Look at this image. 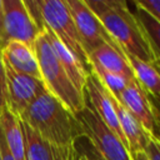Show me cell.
Returning a JSON list of instances; mask_svg holds the SVG:
<instances>
[{"label":"cell","instance_id":"ac0fdd59","mask_svg":"<svg viewBox=\"0 0 160 160\" xmlns=\"http://www.w3.org/2000/svg\"><path fill=\"white\" fill-rule=\"evenodd\" d=\"M130 4L135 8L134 14L145 32V36L148 39V42L152 50L155 59H158L160 56V21L156 18H154L148 10L141 8L136 0L131 1Z\"/></svg>","mask_w":160,"mask_h":160},{"label":"cell","instance_id":"7c38bea8","mask_svg":"<svg viewBox=\"0 0 160 160\" xmlns=\"http://www.w3.org/2000/svg\"><path fill=\"white\" fill-rule=\"evenodd\" d=\"M1 56L4 65L8 69L18 74L41 79L36 52L29 45L10 40L1 49Z\"/></svg>","mask_w":160,"mask_h":160},{"label":"cell","instance_id":"484cf974","mask_svg":"<svg viewBox=\"0 0 160 160\" xmlns=\"http://www.w3.org/2000/svg\"><path fill=\"white\" fill-rule=\"evenodd\" d=\"M131 158L132 160H149L146 154L142 151V152H135V154H131Z\"/></svg>","mask_w":160,"mask_h":160},{"label":"cell","instance_id":"3957f363","mask_svg":"<svg viewBox=\"0 0 160 160\" xmlns=\"http://www.w3.org/2000/svg\"><path fill=\"white\" fill-rule=\"evenodd\" d=\"M34 50L36 52L41 80L46 90L60 100L72 114L81 111L85 106V96L68 76L44 31L38 36Z\"/></svg>","mask_w":160,"mask_h":160},{"label":"cell","instance_id":"52a82bcc","mask_svg":"<svg viewBox=\"0 0 160 160\" xmlns=\"http://www.w3.org/2000/svg\"><path fill=\"white\" fill-rule=\"evenodd\" d=\"M4 25L8 41H20L34 49L42 30L30 16L22 0H2Z\"/></svg>","mask_w":160,"mask_h":160},{"label":"cell","instance_id":"83f0119b","mask_svg":"<svg viewBox=\"0 0 160 160\" xmlns=\"http://www.w3.org/2000/svg\"><path fill=\"white\" fill-rule=\"evenodd\" d=\"M78 160H88V159H86V156H85V155H82V154H80V152H79V158H78Z\"/></svg>","mask_w":160,"mask_h":160},{"label":"cell","instance_id":"30bf717a","mask_svg":"<svg viewBox=\"0 0 160 160\" xmlns=\"http://www.w3.org/2000/svg\"><path fill=\"white\" fill-rule=\"evenodd\" d=\"M116 99L120 100V102L136 118V120L151 136L158 135V122L154 106L148 92L136 81V79L130 81Z\"/></svg>","mask_w":160,"mask_h":160},{"label":"cell","instance_id":"f546056e","mask_svg":"<svg viewBox=\"0 0 160 160\" xmlns=\"http://www.w3.org/2000/svg\"><path fill=\"white\" fill-rule=\"evenodd\" d=\"M0 160H1V156H0Z\"/></svg>","mask_w":160,"mask_h":160},{"label":"cell","instance_id":"cb8c5ba5","mask_svg":"<svg viewBox=\"0 0 160 160\" xmlns=\"http://www.w3.org/2000/svg\"><path fill=\"white\" fill-rule=\"evenodd\" d=\"M6 32H5V25H4V10H2V0H0V50L6 45Z\"/></svg>","mask_w":160,"mask_h":160},{"label":"cell","instance_id":"603a6c76","mask_svg":"<svg viewBox=\"0 0 160 160\" xmlns=\"http://www.w3.org/2000/svg\"><path fill=\"white\" fill-rule=\"evenodd\" d=\"M0 156H1V160H16L15 156L11 154L1 131H0Z\"/></svg>","mask_w":160,"mask_h":160},{"label":"cell","instance_id":"ffe728a7","mask_svg":"<svg viewBox=\"0 0 160 160\" xmlns=\"http://www.w3.org/2000/svg\"><path fill=\"white\" fill-rule=\"evenodd\" d=\"M6 106H8V81H6L5 65L0 50V111Z\"/></svg>","mask_w":160,"mask_h":160},{"label":"cell","instance_id":"d4e9b609","mask_svg":"<svg viewBox=\"0 0 160 160\" xmlns=\"http://www.w3.org/2000/svg\"><path fill=\"white\" fill-rule=\"evenodd\" d=\"M150 100H151V104L154 106V111H155V116H156V122H158V128H159V125H160V96L159 98H150Z\"/></svg>","mask_w":160,"mask_h":160},{"label":"cell","instance_id":"8fae6325","mask_svg":"<svg viewBox=\"0 0 160 160\" xmlns=\"http://www.w3.org/2000/svg\"><path fill=\"white\" fill-rule=\"evenodd\" d=\"M20 121L24 134L25 160H78L79 152L76 151L75 146H55L46 141L44 138H41L21 119Z\"/></svg>","mask_w":160,"mask_h":160},{"label":"cell","instance_id":"6da1fadb","mask_svg":"<svg viewBox=\"0 0 160 160\" xmlns=\"http://www.w3.org/2000/svg\"><path fill=\"white\" fill-rule=\"evenodd\" d=\"M19 118L55 146L72 148L79 138L85 136L75 114L48 90L36 98Z\"/></svg>","mask_w":160,"mask_h":160},{"label":"cell","instance_id":"7402d4cb","mask_svg":"<svg viewBox=\"0 0 160 160\" xmlns=\"http://www.w3.org/2000/svg\"><path fill=\"white\" fill-rule=\"evenodd\" d=\"M138 4L148 10L154 18L160 21V0H136Z\"/></svg>","mask_w":160,"mask_h":160},{"label":"cell","instance_id":"f1b7e54d","mask_svg":"<svg viewBox=\"0 0 160 160\" xmlns=\"http://www.w3.org/2000/svg\"><path fill=\"white\" fill-rule=\"evenodd\" d=\"M156 138L160 139V125H159V128H158V135H156Z\"/></svg>","mask_w":160,"mask_h":160},{"label":"cell","instance_id":"44dd1931","mask_svg":"<svg viewBox=\"0 0 160 160\" xmlns=\"http://www.w3.org/2000/svg\"><path fill=\"white\" fill-rule=\"evenodd\" d=\"M149 160H160V139L156 136H151L145 151Z\"/></svg>","mask_w":160,"mask_h":160},{"label":"cell","instance_id":"e0dca14e","mask_svg":"<svg viewBox=\"0 0 160 160\" xmlns=\"http://www.w3.org/2000/svg\"><path fill=\"white\" fill-rule=\"evenodd\" d=\"M125 58L134 72L136 81L144 88L150 98L160 96V69L154 62L144 61L132 55L125 54Z\"/></svg>","mask_w":160,"mask_h":160},{"label":"cell","instance_id":"7a4b0ae2","mask_svg":"<svg viewBox=\"0 0 160 160\" xmlns=\"http://www.w3.org/2000/svg\"><path fill=\"white\" fill-rule=\"evenodd\" d=\"M98 19L124 54L132 55L148 62L155 61L145 32L126 1L114 0L110 9L99 15Z\"/></svg>","mask_w":160,"mask_h":160},{"label":"cell","instance_id":"5bb4252c","mask_svg":"<svg viewBox=\"0 0 160 160\" xmlns=\"http://www.w3.org/2000/svg\"><path fill=\"white\" fill-rule=\"evenodd\" d=\"M44 32L46 35V39H48L51 49L54 50L55 55L58 56L61 66L66 71L68 76L70 78L72 84L76 86V89L81 94H84V89H85V85H86L90 71L84 66V64L59 39L55 38V35H52L48 30H44Z\"/></svg>","mask_w":160,"mask_h":160},{"label":"cell","instance_id":"5b68a950","mask_svg":"<svg viewBox=\"0 0 160 160\" xmlns=\"http://www.w3.org/2000/svg\"><path fill=\"white\" fill-rule=\"evenodd\" d=\"M75 116L82 128L84 135L105 160H132L126 145L106 126L86 102L84 109L75 114Z\"/></svg>","mask_w":160,"mask_h":160},{"label":"cell","instance_id":"ba28073f","mask_svg":"<svg viewBox=\"0 0 160 160\" xmlns=\"http://www.w3.org/2000/svg\"><path fill=\"white\" fill-rule=\"evenodd\" d=\"M8 81V108L20 116L30 104L46 91L41 79L18 74L5 66Z\"/></svg>","mask_w":160,"mask_h":160},{"label":"cell","instance_id":"8992f818","mask_svg":"<svg viewBox=\"0 0 160 160\" xmlns=\"http://www.w3.org/2000/svg\"><path fill=\"white\" fill-rule=\"evenodd\" d=\"M75 26L78 29L82 48L89 55L102 44H114L98 16L85 5L84 0H65Z\"/></svg>","mask_w":160,"mask_h":160},{"label":"cell","instance_id":"d6986e66","mask_svg":"<svg viewBox=\"0 0 160 160\" xmlns=\"http://www.w3.org/2000/svg\"><path fill=\"white\" fill-rule=\"evenodd\" d=\"M75 149L78 152L85 155L88 160H105L86 136H81L75 141Z\"/></svg>","mask_w":160,"mask_h":160},{"label":"cell","instance_id":"4fadbf2b","mask_svg":"<svg viewBox=\"0 0 160 160\" xmlns=\"http://www.w3.org/2000/svg\"><path fill=\"white\" fill-rule=\"evenodd\" d=\"M111 99H112V104H114V108L118 115L120 129L126 140V145H128L130 154L145 151L151 139V135L142 128V125L136 120V118L120 102L119 99H116L112 95H111Z\"/></svg>","mask_w":160,"mask_h":160},{"label":"cell","instance_id":"4316f807","mask_svg":"<svg viewBox=\"0 0 160 160\" xmlns=\"http://www.w3.org/2000/svg\"><path fill=\"white\" fill-rule=\"evenodd\" d=\"M154 64H155V65H156V66H158V68L160 69V56H159L158 59H155V61H154Z\"/></svg>","mask_w":160,"mask_h":160},{"label":"cell","instance_id":"9c48e42d","mask_svg":"<svg viewBox=\"0 0 160 160\" xmlns=\"http://www.w3.org/2000/svg\"><path fill=\"white\" fill-rule=\"evenodd\" d=\"M85 102L95 111V114L106 124V126L119 136V139L126 145V140L119 125L118 115L112 104L111 95L100 82V80L90 71L85 89H84ZM128 148V145H126Z\"/></svg>","mask_w":160,"mask_h":160},{"label":"cell","instance_id":"9a60e30c","mask_svg":"<svg viewBox=\"0 0 160 160\" xmlns=\"http://www.w3.org/2000/svg\"><path fill=\"white\" fill-rule=\"evenodd\" d=\"M89 68L99 66L106 71L135 79L134 72L125 58V54L114 44H102L88 55Z\"/></svg>","mask_w":160,"mask_h":160},{"label":"cell","instance_id":"2e32d148","mask_svg":"<svg viewBox=\"0 0 160 160\" xmlns=\"http://www.w3.org/2000/svg\"><path fill=\"white\" fill-rule=\"evenodd\" d=\"M0 131L16 160H25L24 134L20 118L8 106L0 111Z\"/></svg>","mask_w":160,"mask_h":160},{"label":"cell","instance_id":"277c9868","mask_svg":"<svg viewBox=\"0 0 160 160\" xmlns=\"http://www.w3.org/2000/svg\"><path fill=\"white\" fill-rule=\"evenodd\" d=\"M40 12L44 30L55 35L90 71L88 55L65 0H40Z\"/></svg>","mask_w":160,"mask_h":160}]
</instances>
